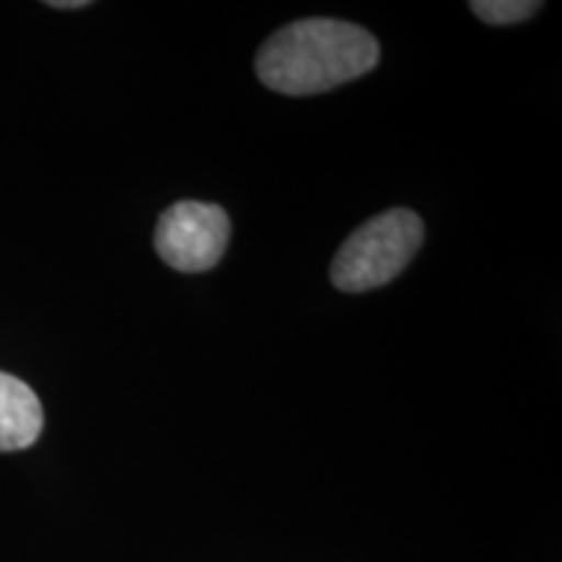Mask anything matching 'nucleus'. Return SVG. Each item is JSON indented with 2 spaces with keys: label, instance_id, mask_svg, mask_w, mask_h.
Listing matches in <instances>:
<instances>
[{
  "label": "nucleus",
  "instance_id": "20e7f679",
  "mask_svg": "<svg viewBox=\"0 0 562 562\" xmlns=\"http://www.w3.org/2000/svg\"><path fill=\"white\" fill-rule=\"evenodd\" d=\"M45 414L30 385L0 370V453L24 451L37 442Z\"/></svg>",
  "mask_w": 562,
  "mask_h": 562
},
{
  "label": "nucleus",
  "instance_id": "7ed1b4c3",
  "mask_svg": "<svg viewBox=\"0 0 562 562\" xmlns=\"http://www.w3.org/2000/svg\"><path fill=\"white\" fill-rule=\"evenodd\" d=\"M229 243V216L216 203L178 201L159 216L154 248L175 271L201 273L222 261Z\"/></svg>",
  "mask_w": 562,
  "mask_h": 562
},
{
  "label": "nucleus",
  "instance_id": "423d86ee",
  "mask_svg": "<svg viewBox=\"0 0 562 562\" xmlns=\"http://www.w3.org/2000/svg\"><path fill=\"white\" fill-rule=\"evenodd\" d=\"M50 9H83L87 0H50Z\"/></svg>",
  "mask_w": 562,
  "mask_h": 562
},
{
  "label": "nucleus",
  "instance_id": "f257e3e1",
  "mask_svg": "<svg viewBox=\"0 0 562 562\" xmlns=\"http://www.w3.org/2000/svg\"><path fill=\"white\" fill-rule=\"evenodd\" d=\"M378 60L381 45L362 26L339 19H302L263 42L256 74L279 94L311 97L362 79Z\"/></svg>",
  "mask_w": 562,
  "mask_h": 562
},
{
  "label": "nucleus",
  "instance_id": "39448f33",
  "mask_svg": "<svg viewBox=\"0 0 562 562\" xmlns=\"http://www.w3.org/2000/svg\"><path fill=\"white\" fill-rule=\"evenodd\" d=\"M469 9H472L484 24L508 26L531 19L533 13L542 9V3H531V0H472Z\"/></svg>",
  "mask_w": 562,
  "mask_h": 562
},
{
  "label": "nucleus",
  "instance_id": "f03ea898",
  "mask_svg": "<svg viewBox=\"0 0 562 562\" xmlns=\"http://www.w3.org/2000/svg\"><path fill=\"white\" fill-rule=\"evenodd\" d=\"M425 240V224L409 209L372 216L344 240L331 263V281L341 292H370L391 284Z\"/></svg>",
  "mask_w": 562,
  "mask_h": 562
}]
</instances>
